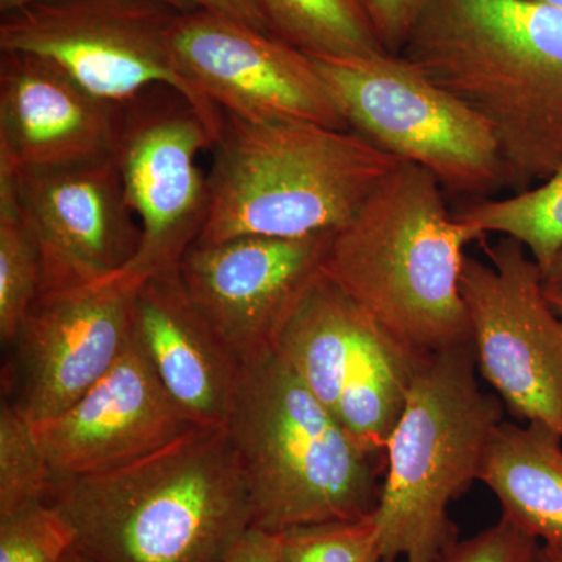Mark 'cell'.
Here are the masks:
<instances>
[{
    "label": "cell",
    "mask_w": 562,
    "mask_h": 562,
    "mask_svg": "<svg viewBox=\"0 0 562 562\" xmlns=\"http://www.w3.org/2000/svg\"><path fill=\"white\" fill-rule=\"evenodd\" d=\"M490 125L505 188L562 168V9L539 0H427L402 54Z\"/></svg>",
    "instance_id": "obj_1"
},
{
    "label": "cell",
    "mask_w": 562,
    "mask_h": 562,
    "mask_svg": "<svg viewBox=\"0 0 562 562\" xmlns=\"http://www.w3.org/2000/svg\"><path fill=\"white\" fill-rule=\"evenodd\" d=\"M47 502L91 562H225L254 528L241 462L222 427H195L121 468L57 480Z\"/></svg>",
    "instance_id": "obj_2"
},
{
    "label": "cell",
    "mask_w": 562,
    "mask_h": 562,
    "mask_svg": "<svg viewBox=\"0 0 562 562\" xmlns=\"http://www.w3.org/2000/svg\"><path fill=\"white\" fill-rule=\"evenodd\" d=\"M480 228L450 213L432 173L401 161L342 228L322 273L416 361L472 342L461 294Z\"/></svg>",
    "instance_id": "obj_3"
},
{
    "label": "cell",
    "mask_w": 562,
    "mask_h": 562,
    "mask_svg": "<svg viewBox=\"0 0 562 562\" xmlns=\"http://www.w3.org/2000/svg\"><path fill=\"white\" fill-rule=\"evenodd\" d=\"M198 243L336 232L401 161L351 131L316 122L224 114Z\"/></svg>",
    "instance_id": "obj_4"
},
{
    "label": "cell",
    "mask_w": 562,
    "mask_h": 562,
    "mask_svg": "<svg viewBox=\"0 0 562 562\" xmlns=\"http://www.w3.org/2000/svg\"><path fill=\"white\" fill-rule=\"evenodd\" d=\"M225 431L249 487L254 528L375 512L386 457L369 453L276 351L244 362Z\"/></svg>",
    "instance_id": "obj_5"
},
{
    "label": "cell",
    "mask_w": 562,
    "mask_h": 562,
    "mask_svg": "<svg viewBox=\"0 0 562 562\" xmlns=\"http://www.w3.org/2000/svg\"><path fill=\"white\" fill-rule=\"evenodd\" d=\"M472 342L422 360L386 446L375 508L384 561L441 562L454 546L450 503L480 479L503 422L498 395L480 387Z\"/></svg>",
    "instance_id": "obj_6"
},
{
    "label": "cell",
    "mask_w": 562,
    "mask_h": 562,
    "mask_svg": "<svg viewBox=\"0 0 562 562\" xmlns=\"http://www.w3.org/2000/svg\"><path fill=\"white\" fill-rule=\"evenodd\" d=\"M312 60L349 131L398 161L420 166L454 194L505 187L487 122L403 55Z\"/></svg>",
    "instance_id": "obj_7"
},
{
    "label": "cell",
    "mask_w": 562,
    "mask_h": 562,
    "mask_svg": "<svg viewBox=\"0 0 562 562\" xmlns=\"http://www.w3.org/2000/svg\"><path fill=\"white\" fill-rule=\"evenodd\" d=\"M180 13L157 0H46L2 14L0 50L43 58L114 105L151 88H172L201 114L216 143L224 114L188 83L173 57Z\"/></svg>",
    "instance_id": "obj_8"
},
{
    "label": "cell",
    "mask_w": 562,
    "mask_h": 562,
    "mask_svg": "<svg viewBox=\"0 0 562 562\" xmlns=\"http://www.w3.org/2000/svg\"><path fill=\"white\" fill-rule=\"evenodd\" d=\"M484 251L490 265L468 257L461 276L476 371L513 417L562 438V316L541 266L506 236Z\"/></svg>",
    "instance_id": "obj_9"
},
{
    "label": "cell",
    "mask_w": 562,
    "mask_h": 562,
    "mask_svg": "<svg viewBox=\"0 0 562 562\" xmlns=\"http://www.w3.org/2000/svg\"><path fill=\"white\" fill-rule=\"evenodd\" d=\"M213 144L201 114L172 88H151L122 105L113 158L140 227L138 254L122 276L179 273L209 217V176L199 155Z\"/></svg>",
    "instance_id": "obj_10"
},
{
    "label": "cell",
    "mask_w": 562,
    "mask_h": 562,
    "mask_svg": "<svg viewBox=\"0 0 562 562\" xmlns=\"http://www.w3.org/2000/svg\"><path fill=\"white\" fill-rule=\"evenodd\" d=\"M132 277L41 292L22 322L3 369V391L32 424L54 419L116 364L132 341Z\"/></svg>",
    "instance_id": "obj_11"
},
{
    "label": "cell",
    "mask_w": 562,
    "mask_h": 562,
    "mask_svg": "<svg viewBox=\"0 0 562 562\" xmlns=\"http://www.w3.org/2000/svg\"><path fill=\"white\" fill-rule=\"evenodd\" d=\"M177 66L222 114L262 122L297 120L349 131L312 57L286 41L206 10L180 13Z\"/></svg>",
    "instance_id": "obj_12"
},
{
    "label": "cell",
    "mask_w": 562,
    "mask_h": 562,
    "mask_svg": "<svg viewBox=\"0 0 562 562\" xmlns=\"http://www.w3.org/2000/svg\"><path fill=\"white\" fill-rule=\"evenodd\" d=\"M14 195L41 258V292L113 279L138 254L140 227L113 157L13 168Z\"/></svg>",
    "instance_id": "obj_13"
},
{
    "label": "cell",
    "mask_w": 562,
    "mask_h": 562,
    "mask_svg": "<svg viewBox=\"0 0 562 562\" xmlns=\"http://www.w3.org/2000/svg\"><path fill=\"white\" fill-rule=\"evenodd\" d=\"M333 233L195 243L180 262L181 286L244 364L272 349L281 325L321 276Z\"/></svg>",
    "instance_id": "obj_14"
},
{
    "label": "cell",
    "mask_w": 562,
    "mask_h": 562,
    "mask_svg": "<svg viewBox=\"0 0 562 562\" xmlns=\"http://www.w3.org/2000/svg\"><path fill=\"white\" fill-rule=\"evenodd\" d=\"M195 427L132 338L102 380L35 430L57 482L121 468Z\"/></svg>",
    "instance_id": "obj_15"
},
{
    "label": "cell",
    "mask_w": 562,
    "mask_h": 562,
    "mask_svg": "<svg viewBox=\"0 0 562 562\" xmlns=\"http://www.w3.org/2000/svg\"><path fill=\"white\" fill-rule=\"evenodd\" d=\"M121 114L122 105L95 98L52 63L2 52L0 158L14 169L113 157Z\"/></svg>",
    "instance_id": "obj_16"
},
{
    "label": "cell",
    "mask_w": 562,
    "mask_h": 562,
    "mask_svg": "<svg viewBox=\"0 0 562 562\" xmlns=\"http://www.w3.org/2000/svg\"><path fill=\"white\" fill-rule=\"evenodd\" d=\"M132 338L181 412L198 427H225L243 362L194 308L179 273L140 283Z\"/></svg>",
    "instance_id": "obj_17"
},
{
    "label": "cell",
    "mask_w": 562,
    "mask_h": 562,
    "mask_svg": "<svg viewBox=\"0 0 562 562\" xmlns=\"http://www.w3.org/2000/svg\"><path fill=\"white\" fill-rule=\"evenodd\" d=\"M525 424L498 425L479 480L497 495L502 517L562 552V438L547 425Z\"/></svg>",
    "instance_id": "obj_18"
},
{
    "label": "cell",
    "mask_w": 562,
    "mask_h": 562,
    "mask_svg": "<svg viewBox=\"0 0 562 562\" xmlns=\"http://www.w3.org/2000/svg\"><path fill=\"white\" fill-rule=\"evenodd\" d=\"M364 321L366 314L321 273L273 341L272 350L333 414L353 368Z\"/></svg>",
    "instance_id": "obj_19"
},
{
    "label": "cell",
    "mask_w": 562,
    "mask_h": 562,
    "mask_svg": "<svg viewBox=\"0 0 562 562\" xmlns=\"http://www.w3.org/2000/svg\"><path fill=\"white\" fill-rule=\"evenodd\" d=\"M419 362L366 316L353 368L335 416L369 453L386 457L387 441L405 409Z\"/></svg>",
    "instance_id": "obj_20"
},
{
    "label": "cell",
    "mask_w": 562,
    "mask_h": 562,
    "mask_svg": "<svg viewBox=\"0 0 562 562\" xmlns=\"http://www.w3.org/2000/svg\"><path fill=\"white\" fill-rule=\"evenodd\" d=\"M272 33L308 57L386 52L358 0H261Z\"/></svg>",
    "instance_id": "obj_21"
},
{
    "label": "cell",
    "mask_w": 562,
    "mask_h": 562,
    "mask_svg": "<svg viewBox=\"0 0 562 562\" xmlns=\"http://www.w3.org/2000/svg\"><path fill=\"white\" fill-rule=\"evenodd\" d=\"M457 217L486 236L516 239L546 272L562 250V168L538 187L501 201L472 203Z\"/></svg>",
    "instance_id": "obj_22"
},
{
    "label": "cell",
    "mask_w": 562,
    "mask_h": 562,
    "mask_svg": "<svg viewBox=\"0 0 562 562\" xmlns=\"http://www.w3.org/2000/svg\"><path fill=\"white\" fill-rule=\"evenodd\" d=\"M41 294L38 246L14 195L13 166L0 158V342L9 349Z\"/></svg>",
    "instance_id": "obj_23"
},
{
    "label": "cell",
    "mask_w": 562,
    "mask_h": 562,
    "mask_svg": "<svg viewBox=\"0 0 562 562\" xmlns=\"http://www.w3.org/2000/svg\"><path fill=\"white\" fill-rule=\"evenodd\" d=\"M54 483L35 424L0 403V517L46 502Z\"/></svg>",
    "instance_id": "obj_24"
},
{
    "label": "cell",
    "mask_w": 562,
    "mask_h": 562,
    "mask_svg": "<svg viewBox=\"0 0 562 562\" xmlns=\"http://www.w3.org/2000/svg\"><path fill=\"white\" fill-rule=\"evenodd\" d=\"M276 562H380L375 513L349 520L299 525L277 532Z\"/></svg>",
    "instance_id": "obj_25"
},
{
    "label": "cell",
    "mask_w": 562,
    "mask_h": 562,
    "mask_svg": "<svg viewBox=\"0 0 562 562\" xmlns=\"http://www.w3.org/2000/svg\"><path fill=\"white\" fill-rule=\"evenodd\" d=\"M72 547L68 524L47 501L0 517V562H63Z\"/></svg>",
    "instance_id": "obj_26"
},
{
    "label": "cell",
    "mask_w": 562,
    "mask_h": 562,
    "mask_svg": "<svg viewBox=\"0 0 562 562\" xmlns=\"http://www.w3.org/2000/svg\"><path fill=\"white\" fill-rule=\"evenodd\" d=\"M538 550L535 538L502 517L472 539L454 543L441 562H535Z\"/></svg>",
    "instance_id": "obj_27"
},
{
    "label": "cell",
    "mask_w": 562,
    "mask_h": 562,
    "mask_svg": "<svg viewBox=\"0 0 562 562\" xmlns=\"http://www.w3.org/2000/svg\"><path fill=\"white\" fill-rule=\"evenodd\" d=\"M383 49L401 55L427 0H358Z\"/></svg>",
    "instance_id": "obj_28"
},
{
    "label": "cell",
    "mask_w": 562,
    "mask_h": 562,
    "mask_svg": "<svg viewBox=\"0 0 562 562\" xmlns=\"http://www.w3.org/2000/svg\"><path fill=\"white\" fill-rule=\"evenodd\" d=\"M191 2L198 7V10H206L273 35L261 0H191Z\"/></svg>",
    "instance_id": "obj_29"
},
{
    "label": "cell",
    "mask_w": 562,
    "mask_h": 562,
    "mask_svg": "<svg viewBox=\"0 0 562 562\" xmlns=\"http://www.w3.org/2000/svg\"><path fill=\"white\" fill-rule=\"evenodd\" d=\"M276 535L251 528L225 562H276Z\"/></svg>",
    "instance_id": "obj_30"
},
{
    "label": "cell",
    "mask_w": 562,
    "mask_h": 562,
    "mask_svg": "<svg viewBox=\"0 0 562 562\" xmlns=\"http://www.w3.org/2000/svg\"><path fill=\"white\" fill-rule=\"evenodd\" d=\"M46 2V0H0V13L9 14L11 11L24 9V7L33 5V3ZM157 2L168 3L179 11L198 10V7L191 0H157Z\"/></svg>",
    "instance_id": "obj_31"
},
{
    "label": "cell",
    "mask_w": 562,
    "mask_h": 562,
    "mask_svg": "<svg viewBox=\"0 0 562 562\" xmlns=\"http://www.w3.org/2000/svg\"><path fill=\"white\" fill-rule=\"evenodd\" d=\"M543 281H546V286L560 288L562 290V250L554 258L550 268L543 272Z\"/></svg>",
    "instance_id": "obj_32"
},
{
    "label": "cell",
    "mask_w": 562,
    "mask_h": 562,
    "mask_svg": "<svg viewBox=\"0 0 562 562\" xmlns=\"http://www.w3.org/2000/svg\"><path fill=\"white\" fill-rule=\"evenodd\" d=\"M535 562H562V552L549 549V547H539Z\"/></svg>",
    "instance_id": "obj_33"
},
{
    "label": "cell",
    "mask_w": 562,
    "mask_h": 562,
    "mask_svg": "<svg viewBox=\"0 0 562 562\" xmlns=\"http://www.w3.org/2000/svg\"><path fill=\"white\" fill-rule=\"evenodd\" d=\"M546 295L549 302L552 303L553 308L562 316V290L560 288L546 286Z\"/></svg>",
    "instance_id": "obj_34"
},
{
    "label": "cell",
    "mask_w": 562,
    "mask_h": 562,
    "mask_svg": "<svg viewBox=\"0 0 562 562\" xmlns=\"http://www.w3.org/2000/svg\"><path fill=\"white\" fill-rule=\"evenodd\" d=\"M63 562H91L90 560H87V558L83 557L80 552H77L76 549H70L68 554L65 557V561Z\"/></svg>",
    "instance_id": "obj_35"
},
{
    "label": "cell",
    "mask_w": 562,
    "mask_h": 562,
    "mask_svg": "<svg viewBox=\"0 0 562 562\" xmlns=\"http://www.w3.org/2000/svg\"><path fill=\"white\" fill-rule=\"evenodd\" d=\"M539 2L550 3V5L561 7L562 9V0H539Z\"/></svg>",
    "instance_id": "obj_36"
},
{
    "label": "cell",
    "mask_w": 562,
    "mask_h": 562,
    "mask_svg": "<svg viewBox=\"0 0 562 562\" xmlns=\"http://www.w3.org/2000/svg\"><path fill=\"white\" fill-rule=\"evenodd\" d=\"M406 562H408V561H406Z\"/></svg>",
    "instance_id": "obj_37"
}]
</instances>
